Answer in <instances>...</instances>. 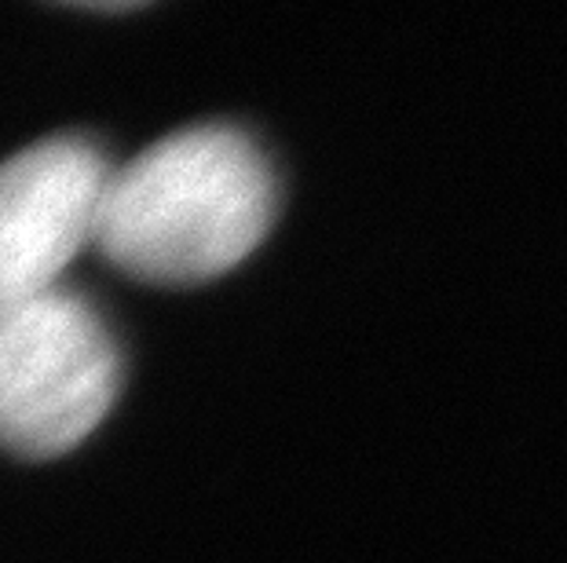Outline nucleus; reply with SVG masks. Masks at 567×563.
Returning <instances> with one entry per match:
<instances>
[{
    "mask_svg": "<svg viewBox=\"0 0 567 563\" xmlns=\"http://www.w3.org/2000/svg\"><path fill=\"white\" fill-rule=\"evenodd\" d=\"M117 347L78 293L0 304V447L55 458L92 432L117 395Z\"/></svg>",
    "mask_w": 567,
    "mask_h": 563,
    "instance_id": "2",
    "label": "nucleus"
},
{
    "mask_svg": "<svg viewBox=\"0 0 567 563\" xmlns=\"http://www.w3.org/2000/svg\"><path fill=\"white\" fill-rule=\"evenodd\" d=\"M275 176L246 132H173L111 173L92 246L117 271L158 285L216 279L264 242Z\"/></svg>",
    "mask_w": 567,
    "mask_h": 563,
    "instance_id": "1",
    "label": "nucleus"
},
{
    "mask_svg": "<svg viewBox=\"0 0 567 563\" xmlns=\"http://www.w3.org/2000/svg\"><path fill=\"white\" fill-rule=\"evenodd\" d=\"M111 173L78 136L30 143L0 161V304L55 290L66 263L95 238Z\"/></svg>",
    "mask_w": 567,
    "mask_h": 563,
    "instance_id": "3",
    "label": "nucleus"
}]
</instances>
